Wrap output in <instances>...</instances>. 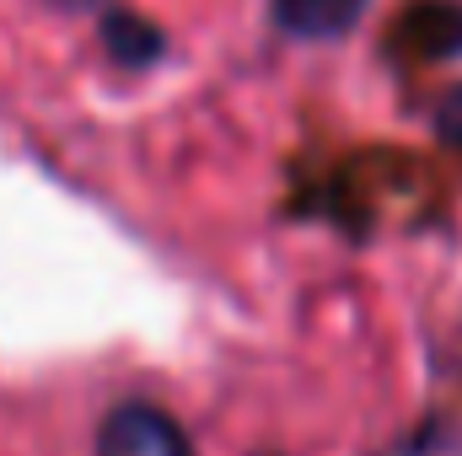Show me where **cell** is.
Here are the masks:
<instances>
[{
    "label": "cell",
    "mask_w": 462,
    "mask_h": 456,
    "mask_svg": "<svg viewBox=\"0 0 462 456\" xmlns=\"http://www.w3.org/2000/svg\"><path fill=\"white\" fill-rule=\"evenodd\" d=\"M97 456H194L183 424L151 403H118L97 430Z\"/></svg>",
    "instance_id": "6da1fadb"
},
{
    "label": "cell",
    "mask_w": 462,
    "mask_h": 456,
    "mask_svg": "<svg viewBox=\"0 0 462 456\" xmlns=\"http://www.w3.org/2000/svg\"><path fill=\"white\" fill-rule=\"evenodd\" d=\"M365 0H274V22L291 38H339L360 22Z\"/></svg>",
    "instance_id": "7a4b0ae2"
},
{
    "label": "cell",
    "mask_w": 462,
    "mask_h": 456,
    "mask_svg": "<svg viewBox=\"0 0 462 456\" xmlns=\"http://www.w3.org/2000/svg\"><path fill=\"white\" fill-rule=\"evenodd\" d=\"M103 38H108V49H114L118 65H134V70H145V65H156V59H162V32H156L151 22L129 16V11H108V22H103Z\"/></svg>",
    "instance_id": "3957f363"
},
{
    "label": "cell",
    "mask_w": 462,
    "mask_h": 456,
    "mask_svg": "<svg viewBox=\"0 0 462 456\" xmlns=\"http://www.w3.org/2000/svg\"><path fill=\"white\" fill-rule=\"evenodd\" d=\"M436 129H441V140L452 145V150H462V87L441 103V114H436Z\"/></svg>",
    "instance_id": "277c9868"
}]
</instances>
